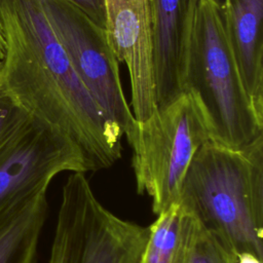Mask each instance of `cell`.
<instances>
[{
	"instance_id": "1",
	"label": "cell",
	"mask_w": 263,
	"mask_h": 263,
	"mask_svg": "<svg viewBox=\"0 0 263 263\" xmlns=\"http://www.w3.org/2000/svg\"><path fill=\"white\" fill-rule=\"evenodd\" d=\"M4 43L0 95L34 120L72 139L89 172L121 157L123 133L75 74L42 0H0Z\"/></svg>"
},
{
	"instance_id": "2",
	"label": "cell",
	"mask_w": 263,
	"mask_h": 263,
	"mask_svg": "<svg viewBox=\"0 0 263 263\" xmlns=\"http://www.w3.org/2000/svg\"><path fill=\"white\" fill-rule=\"evenodd\" d=\"M177 202L234 253L263 260V137L240 150L204 143Z\"/></svg>"
},
{
	"instance_id": "3",
	"label": "cell",
	"mask_w": 263,
	"mask_h": 263,
	"mask_svg": "<svg viewBox=\"0 0 263 263\" xmlns=\"http://www.w3.org/2000/svg\"><path fill=\"white\" fill-rule=\"evenodd\" d=\"M184 91L197 99L213 143L240 150L263 137V118L241 82L218 0L199 1L189 40Z\"/></svg>"
},
{
	"instance_id": "4",
	"label": "cell",
	"mask_w": 263,
	"mask_h": 263,
	"mask_svg": "<svg viewBox=\"0 0 263 263\" xmlns=\"http://www.w3.org/2000/svg\"><path fill=\"white\" fill-rule=\"evenodd\" d=\"M125 138L133 151L137 192L151 198L156 216L178 201L194 154L211 141L204 114L190 91L157 107L146 120H136Z\"/></svg>"
},
{
	"instance_id": "5",
	"label": "cell",
	"mask_w": 263,
	"mask_h": 263,
	"mask_svg": "<svg viewBox=\"0 0 263 263\" xmlns=\"http://www.w3.org/2000/svg\"><path fill=\"white\" fill-rule=\"evenodd\" d=\"M149 227L116 216L96 197L83 173L67 178L48 263H140Z\"/></svg>"
},
{
	"instance_id": "6",
	"label": "cell",
	"mask_w": 263,
	"mask_h": 263,
	"mask_svg": "<svg viewBox=\"0 0 263 263\" xmlns=\"http://www.w3.org/2000/svg\"><path fill=\"white\" fill-rule=\"evenodd\" d=\"M47 20L68 60L102 111L125 135L136 119L120 81L119 63L105 29L65 0H42Z\"/></svg>"
},
{
	"instance_id": "7",
	"label": "cell",
	"mask_w": 263,
	"mask_h": 263,
	"mask_svg": "<svg viewBox=\"0 0 263 263\" xmlns=\"http://www.w3.org/2000/svg\"><path fill=\"white\" fill-rule=\"evenodd\" d=\"M62 172H89L77 144L64 134L29 118L0 155V221L37 193L47 191Z\"/></svg>"
},
{
	"instance_id": "8",
	"label": "cell",
	"mask_w": 263,
	"mask_h": 263,
	"mask_svg": "<svg viewBox=\"0 0 263 263\" xmlns=\"http://www.w3.org/2000/svg\"><path fill=\"white\" fill-rule=\"evenodd\" d=\"M105 32L128 72L133 115L144 121L156 109L149 0H104Z\"/></svg>"
},
{
	"instance_id": "9",
	"label": "cell",
	"mask_w": 263,
	"mask_h": 263,
	"mask_svg": "<svg viewBox=\"0 0 263 263\" xmlns=\"http://www.w3.org/2000/svg\"><path fill=\"white\" fill-rule=\"evenodd\" d=\"M200 0H149L156 108L184 92V74Z\"/></svg>"
},
{
	"instance_id": "10",
	"label": "cell",
	"mask_w": 263,
	"mask_h": 263,
	"mask_svg": "<svg viewBox=\"0 0 263 263\" xmlns=\"http://www.w3.org/2000/svg\"><path fill=\"white\" fill-rule=\"evenodd\" d=\"M220 7L241 82L255 111L263 118V0H224Z\"/></svg>"
},
{
	"instance_id": "11",
	"label": "cell",
	"mask_w": 263,
	"mask_h": 263,
	"mask_svg": "<svg viewBox=\"0 0 263 263\" xmlns=\"http://www.w3.org/2000/svg\"><path fill=\"white\" fill-rule=\"evenodd\" d=\"M198 221L179 202L157 215L140 263H191Z\"/></svg>"
},
{
	"instance_id": "12",
	"label": "cell",
	"mask_w": 263,
	"mask_h": 263,
	"mask_svg": "<svg viewBox=\"0 0 263 263\" xmlns=\"http://www.w3.org/2000/svg\"><path fill=\"white\" fill-rule=\"evenodd\" d=\"M46 192L37 193L0 221V263H36L47 216Z\"/></svg>"
},
{
	"instance_id": "13",
	"label": "cell",
	"mask_w": 263,
	"mask_h": 263,
	"mask_svg": "<svg viewBox=\"0 0 263 263\" xmlns=\"http://www.w3.org/2000/svg\"><path fill=\"white\" fill-rule=\"evenodd\" d=\"M199 224V223H198ZM237 254L215 234L198 225L194 238L191 263H236Z\"/></svg>"
},
{
	"instance_id": "14",
	"label": "cell",
	"mask_w": 263,
	"mask_h": 263,
	"mask_svg": "<svg viewBox=\"0 0 263 263\" xmlns=\"http://www.w3.org/2000/svg\"><path fill=\"white\" fill-rule=\"evenodd\" d=\"M25 112L0 95V155L29 120Z\"/></svg>"
},
{
	"instance_id": "15",
	"label": "cell",
	"mask_w": 263,
	"mask_h": 263,
	"mask_svg": "<svg viewBox=\"0 0 263 263\" xmlns=\"http://www.w3.org/2000/svg\"><path fill=\"white\" fill-rule=\"evenodd\" d=\"M81 10L98 26L105 28L104 0H65Z\"/></svg>"
},
{
	"instance_id": "16",
	"label": "cell",
	"mask_w": 263,
	"mask_h": 263,
	"mask_svg": "<svg viewBox=\"0 0 263 263\" xmlns=\"http://www.w3.org/2000/svg\"><path fill=\"white\" fill-rule=\"evenodd\" d=\"M263 260L258 258L256 255L252 253H239L237 254V260L236 263H262Z\"/></svg>"
},
{
	"instance_id": "17",
	"label": "cell",
	"mask_w": 263,
	"mask_h": 263,
	"mask_svg": "<svg viewBox=\"0 0 263 263\" xmlns=\"http://www.w3.org/2000/svg\"><path fill=\"white\" fill-rule=\"evenodd\" d=\"M3 51H4V43H3V38L1 35V31H0V61L3 58Z\"/></svg>"
},
{
	"instance_id": "18",
	"label": "cell",
	"mask_w": 263,
	"mask_h": 263,
	"mask_svg": "<svg viewBox=\"0 0 263 263\" xmlns=\"http://www.w3.org/2000/svg\"><path fill=\"white\" fill-rule=\"evenodd\" d=\"M0 62H1V61H0Z\"/></svg>"
}]
</instances>
